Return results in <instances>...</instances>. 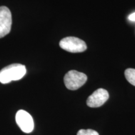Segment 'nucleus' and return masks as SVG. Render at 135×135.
Here are the masks:
<instances>
[{
    "mask_svg": "<svg viewBox=\"0 0 135 135\" xmlns=\"http://www.w3.org/2000/svg\"><path fill=\"white\" fill-rule=\"evenodd\" d=\"M25 65L15 63L3 68L0 71V82L2 84L9 83L12 81L21 80L26 75Z\"/></svg>",
    "mask_w": 135,
    "mask_h": 135,
    "instance_id": "f257e3e1",
    "label": "nucleus"
},
{
    "mask_svg": "<svg viewBox=\"0 0 135 135\" xmlns=\"http://www.w3.org/2000/svg\"><path fill=\"white\" fill-rule=\"evenodd\" d=\"M87 81V76L76 70H71L64 77L66 87L70 90H76L83 86Z\"/></svg>",
    "mask_w": 135,
    "mask_h": 135,
    "instance_id": "f03ea898",
    "label": "nucleus"
},
{
    "mask_svg": "<svg viewBox=\"0 0 135 135\" xmlns=\"http://www.w3.org/2000/svg\"><path fill=\"white\" fill-rule=\"evenodd\" d=\"M60 46L70 53H81L87 49L85 42L76 37H66L60 42Z\"/></svg>",
    "mask_w": 135,
    "mask_h": 135,
    "instance_id": "7ed1b4c3",
    "label": "nucleus"
},
{
    "mask_svg": "<svg viewBox=\"0 0 135 135\" xmlns=\"http://www.w3.org/2000/svg\"><path fill=\"white\" fill-rule=\"evenodd\" d=\"M12 25V16L9 8L0 7V38L9 33Z\"/></svg>",
    "mask_w": 135,
    "mask_h": 135,
    "instance_id": "20e7f679",
    "label": "nucleus"
},
{
    "mask_svg": "<svg viewBox=\"0 0 135 135\" xmlns=\"http://www.w3.org/2000/svg\"><path fill=\"white\" fill-rule=\"evenodd\" d=\"M16 122L22 131L30 133L34 129V121L32 116L25 110H19L16 114Z\"/></svg>",
    "mask_w": 135,
    "mask_h": 135,
    "instance_id": "39448f33",
    "label": "nucleus"
},
{
    "mask_svg": "<svg viewBox=\"0 0 135 135\" xmlns=\"http://www.w3.org/2000/svg\"><path fill=\"white\" fill-rule=\"evenodd\" d=\"M108 98V92L104 89L99 88L89 96L86 101V103L89 107L98 108L105 103Z\"/></svg>",
    "mask_w": 135,
    "mask_h": 135,
    "instance_id": "423d86ee",
    "label": "nucleus"
},
{
    "mask_svg": "<svg viewBox=\"0 0 135 135\" xmlns=\"http://www.w3.org/2000/svg\"><path fill=\"white\" fill-rule=\"evenodd\" d=\"M126 80L129 83L135 86V69L128 68L124 71Z\"/></svg>",
    "mask_w": 135,
    "mask_h": 135,
    "instance_id": "0eeeda50",
    "label": "nucleus"
},
{
    "mask_svg": "<svg viewBox=\"0 0 135 135\" xmlns=\"http://www.w3.org/2000/svg\"><path fill=\"white\" fill-rule=\"evenodd\" d=\"M77 135H99L97 131L93 129H80L77 133Z\"/></svg>",
    "mask_w": 135,
    "mask_h": 135,
    "instance_id": "6e6552de",
    "label": "nucleus"
},
{
    "mask_svg": "<svg viewBox=\"0 0 135 135\" xmlns=\"http://www.w3.org/2000/svg\"><path fill=\"white\" fill-rule=\"evenodd\" d=\"M128 19L129 21H135V13H133L132 14H131L128 16Z\"/></svg>",
    "mask_w": 135,
    "mask_h": 135,
    "instance_id": "1a4fd4ad",
    "label": "nucleus"
}]
</instances>
